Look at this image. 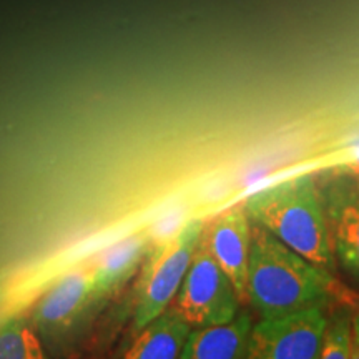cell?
Returning a JSON list of instances; mask_svg holds the SVG:
<instances>
[{"label": "cell", "instance_id": "6da1fadb", "mask_svg": "<svg viewBox=\"0 0 359 359\" xmlns=\"http://www.w3.org/2000/svg\"><path fill=\"white\" fill-rule=\"evenodd\" d=\"M336 280L271 233L251 223L248 303L262 318L281 316L313 306H326Z\"/></svg>", "mask_w": 359, "mask_h": 359}, {"label": "cell", "instance_id": "7a4b0ae2", "mask_svg": "<svg viewBox=\"0 0 359 359\" xmlns=\"http://www.w3.org/2000/svg\"><path fill=\"white\" fill-rule=\"evenodd\" d=\"M251 223L278 238L308 262L333 273L336 257L321 191L311 175L276 183L245 201Z\"/></svg>", "mask_w": 359, "mask_h": 359}, {"label": "cell", "instance_id": "3957f363", "mask_svg": "<svg viewBox=\"0 0 359 359\" xmlns=\"http://www.w3.org/2000/svg\"><path fill=\"white\" fill-rule=\"evenodd\" d=\"M92 296V268L75 266L40 296L29 321L53 358L77 351L98 311Z\"/></svg>", "mask_w": 359, "mask_h": 359}, {"label": "cell", "instance_id": "277c9868", "mask_svg": "<svg viewBox=\"0 0 359 359\" xmlns=\"http://www.w3.org/2000/svg\"><path fill=\"white\" fill-rule=\"evenodd\" d=\"M203 226V219H190L175 235L148 251L135 290L133 333L142 331L173 303L191 264Z\"/></svg>", "mask_w": 359, "mask_h": 359}, {"label": "cell", "instance_id": "5b68a950", "mask_svg": "<svg viewBox=\"0 0 359 359\" xmlns=\"http://www.w3.org/2000/svg\"><path fill=\"white\" fill-rule=\"evenodd\" d=\"M240 306L235 286L213 259L201 235L172 309L195 330L230 323Z\"/></svg>", "mask_w": 359, "mask_h": 359}, {"label": "cell", "instance_id": "8992f818", "mask_svg": "<svg viewBox=\"0 0 359 359\" xmlns=\"http://www.w3.org/2000/svg\"><path fill=\"white\" fill-rule=\"evenodd\" d=\"M313 306L251 325L246 359H320L330 318Z\"/></svg>", "mask_w": 359, "mask_h": 359}, {"label": "cell", "instance_id": "52a82bcc", "mask_svg": "<svg viewBox=\"0 0 359 359\" xmlns=\"http://www.w3.org/2000/svg\"><path fill=\"white\" fill-rule=\"evenodd\" d=\"M203 240L223 273L235 286L240 303H248L251 219L245 203L235 205L203 226Z\"/></svg>", "mask_w": 359, "mask_h": 359}, {"label": "cell", "instance_id": "ba28073f", "mask_svg": "<svg viewBox=\"0 0 359 359\" xmlns=\"http://www.w3.org/2000/svg\"><path fill=\"white\" fill-rule=\"evenodd\" d=\"M321 196L334 257L359 280V182L341 175Z\"/></svg>", "mask_w": 359, "mask_h": 359}, {"label": "cell", "instance_id": "9c48e42d", "mask_svg": "<svg viewBox=\"0 0 359 359\" xmlns=\"http://www.w3.org/2000/svg\"><path fill=\"white\" fill-rule=\"evenodd\" d=\"M151 248L147 235H133L118 241L92 266V296L100 308L125 283H128Z\"/></svg>", "mask_w": 359, "mask_h": 359}, {"label": "cell", "instance_id": "30bf717a", "mask_svg": "<svg viewBox=\"0 0 359 359\" xmlns=\"http://www.w3.org/2000/svg\"><path fill=\"white\" fill-rule=\"evenodd\" d=\"M251 320L240 313L224 325L195 327L180 359H246Z\"/></svg>", "mask_w": 359, "mask_h": 359}, {"label": "cell", "instance_id": "8fae6325", "mask_svg": "<svg viewBox=\"0 0 359 359\" xmlns=\"http://www.w3.org/2000/svg\"><path fill=\"white\" fill-rule=\"evenodd\" d=\"M193 327L172 308L148 323L120 359H180Z\"/></svg>", "mask_w": 359, "mask_h": 359}, {"label": "cell", "instance_id": "7c38bea8", "mask_svg": "<svg viewBox=\"0 0 359 359\" xmlns=\"http://www.w3.org/2000/svg\"><path fill=\"white\" fill-rule=\"evenodd\" d=\"M0 359H52L29 318L11 316L0 323Z\"/></svg>", "mask_w": 359, "mask_h": 359}, {"label": "cell", "instance_id": "4fadbf2b", "mask_svg": "<svg viewBox=\"0 0 359 359\" xmlns=\"http://www.w3.org/2000/svg\"><path fill=\"white\" fill-rule=\"evenodd\" d=\"M351 353V318L348 313H336L327 323L325 344L320 359H349Z\"/></svg>", "mask_w": 359, "mask_h": 359}, {"label": "cell", "instance_id": "5bb4252c", "mask_svg": "<svg viewBox=\"0 0 359 359\" xmlns=\"http://www.w3.org/2000/svg\"><path fill=\"white\" fill-rule=\"evenodd\" d=\"M351 336H353V341L359 348V313L354 314V318L351 320Z\"/></svg>", "mask_w": 359, "mask_h": 359}, {"label": "cell", "instance_id": "9a60e30c", "mask_svg": "<svg viewBox=\"0 0 359 359\" xmlns=\"http://www.w3.org/2000/svg\"><path fill=\"white\" fill-rule=\"evenodd\" d=\"M349 359H359V348L353 341V336H351V353H349Z\"/></svg>", "mask_w": 359, "mask_h": 359}]
</instances>
